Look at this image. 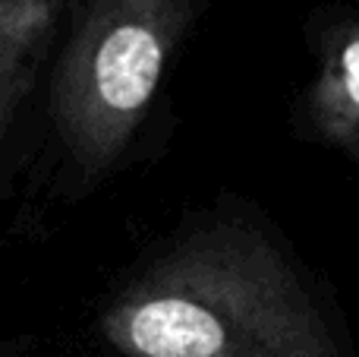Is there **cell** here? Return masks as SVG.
<instances>
[{
	"instance_id": "obj_1",
	"label": "cell",
	"mask_w": 359,
	"mask_h": 357,
	"mask_svg": "<svg viewBox=\"0 0 359 357\" xmlns=\"http://www.w3.org/2000/svg\"><path fill=\"white\" fill-rule=\"evenodd\" d=\"M120 357H341L284 247L246 219L180 231L104 307Z\"/></svg>"
},
{
	"instance_id": "obj_2",
	"label": "cell",
	"mask_w": 359,
	"mask_h": 357,
	"mask_svg": "<svg viewBox=\"0 0 359 357\" xmlns=\"http://www.w3.org/2000/svg\"><path fill=\"white\" fill-rule=\"evenodd\" d=\"M192 0H88L54 73L50 111L86 177L120 162L142 126Z\"/></svg>"
},
{
	"instance_id": "obj_3",
	"label": "cell",
	"mask_w": 359,
	"mask_h": 357,
	"mask_svg": "<svg viewBox=\"0 0 359 357\" xmlns=\"http://www.w3.org/2000/svg\"><path fill=\"white\" fill-rule=\"evenodd\" d=\"M309 111L325 139L350 155H359V25H347L331 35Z\"/></svg>"
},
{
	"instance_id": "obj_4",
	"label": "cell",
	"mask_w": 359,
	"mask_h": 357,
	"mask_svg": "<svg viewBox=\"0 0 359 357\" xmlns=\"http://www.w3.org/2000/svg\"><path fill=\"white\" fill-rule=\"evenodd\" d=\"M57 19V0H0V70L25 76V60L44 44Z\"/></svg>"
},
{
	"instance_id": "obj_5",
	"label": "cell",
	"mask_w": 359,
	"mask_h": 357,
	"mask_svg": "<svg viewBox=\"0 0 359 357\" xmlns=\"http://www.w3.org/2000/svg\"><path fill=\"white\" fill-rule=\"evenodd\" d=\"M22 86H25V76H10V73L0 70V136H4L6 117H10V111H13V105H16Z\"/></svg>"
}]
</instances>
